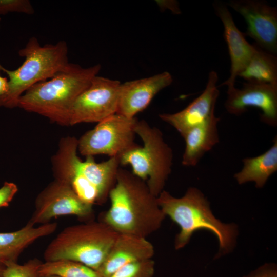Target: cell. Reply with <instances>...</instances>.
I'll use <instances>...</instances> for the list:
<instances>
[{
  "mask_svg": "<svg viewBox=\"0 0 277 277\" xmlns=\"http://www.w3.org/2000/svg\"><path fill=\"white\" fill-rule=\"evenodd\" d=\"M108 199L110 207L100 221L119 234L146 238L159 229L166 217L146 183L126 169L119 168Z\"/></svg>",
  "mask_w": 277,
  "mask_h": 277,
  "instance_id": "obj_1",
  "label": "cell"
},
{
  "mask_svg": "<svg viewBox=\"0 0 277 277\" xmlns=\"http://www.w3.org/2000/svg\"><path fill=\"white\" fill-rule=\"evenodd\" d=\"M78 140L66 137L61 140L58 149L52 158L55 180L69 185L84 202L102 205L108 199L115 184L120 168L118 157L96 162L88 156L83 161L78 156Z\"/></svg>",
  "mask_w": 277,
  "mask_h": 277,
  "instance_id": "obj_2",
  "label": "cell"
},
{
  "mask_svg": "<svg viewBox=\"0 0 277 277\" xmlns=\"http://www.w3.org/2000/svg\"><path fill=\"white\" fill-rule=\"evenodd\" d=\"M101 69L100 64L84 68L70 63L53 77L30 87L19 98L17 107L61 126H70L73 103Z\"/></svg>",
  "mask_w": 277,
  "mask_h": 277,
  "instance_id": "obj_3",
  "label": "cell"
},
{
  "mask_svg": "<svg viewBox=\"0 0 277 277\" xmlns=\"http://www.w3.org/2000/svg\"><path fill=\"white\" fill-rule=\"evenodd\" d=\"M163 212L180 228L174 242L175 249L184 247L192 234L199 230H207L218 239L220 250L229 252L234 247L237 228L233 224H225L216 219L209 203L197 188L189 187L181 197H175L164 190L157 197Z\"/></svg>",
  "mask_w": 277,
  "mask_h": 277,
  "instance_id": "obj_4",
  "label": "cell"
},
{
  "mask_svg": "<svg viewBox=\"0 0 277 277\" xmlns=\"http://www.w3.org/2000/svg\"><path fill=\"white\" fill-rule=\"evenodd\" d=\"M68 53V46L64 41L42 46L36 37L30 38L18 51L19 56L25 57L18 68L9 70L0 65V70L9 78L8 91L0 97V106L17 107L19 98L30 87L65 70L70 63Z\"/></svg>",
  "mask_w": 277,
  "mask_h": 277,
  "instance_id": "obj_5",
  "label": "cell"
},
{
  "mask_svg": "<svg viewBox=\"0 0 277 277\" xmlns=\"http://www.w3.org/2000/svg\"><path fill=\"white\" fill-rule=\"evenodd\" d=\"M118 234L100 221L71 225L64 228L48 245L44 259L45 262L75 261L96 271Z\"/></svg>",
  "mask_w": 277,
  "mask_h": 277,
  "instance_id": "obj_6",
  "label": "cell"
},
{
  "mask_svg": "<svg viewBox=\"0 0 277 277\" xmlns=\"http://www.w3.org/2000/svg\"><path fill=\"white\" fill-rule=\"evenodd\" d=\"M134 131L143 143L119 157L120 165H129L132 173L145 181L153 195L157 197L172 171L173 153L160 129L144 120H137Z\"/></svg>",
  "mask_w": 277,
  "mask_h": 277,
  "instance_id": "obj_7",
  "label": "cell"
},
{
  "mask_svg": "<svg viewBox=\"0 0 277 277\" xmlns=\"http://www.w3.org/2000/svg\"><path fill=\"white\" fill-rule=\"evenodd\" d=\"M115 113L97 123L78 139V150L86 157L104 154L119 157L138 145L134 140L137 121Z\"/></svg>",
  "mask_w": 277,
  "mask_h": 277,
  "instance_id": "obj_8",
  "label": "cell"
},
{
  "mask_svg": "<svg viewBox=\"0 0 277 277\" xmlns=\"http://www.w3.org/2000/svg\"><path fill=\"white\" fill-rule=\"evenodd\" d=\"M74 215L84 222L94 221L93 206L82 200L68 184L55 180L37 196L28 223H48L60 216Z\"/></svg>",
  "mask_w": 277,
  "mask_h": 277,
  "instance_id": "obj_9",
  "label": "cell"
},
{
  "mask_svg": "<svg viewBox=\"0 0 277 277\" xmlns=\"http://www.w3.org/2000/svg\"><path fill=\"white\" fill-rule=\"evenodd\" d=\"M121 84L97 75L93 77L73 104L70 126L98 123L116 113Z\"/></svg>",
  "mask_w": 277,
  "mask_h": 277,
  "instance_id": "obj_10",
  "label": "cell"
},
{
  "mask_svg": "<svg viewBox=\"0 0 277 277\" xmlns=\"http://www.w3.org/2000/svg\"><path fill=\"white\" fill-rule=\"evenodd\" d=\"M228 5L241 15L247 24L244 33L262 49L277 52V9L259 0H231Z\"/></svg>",
  "mask_w": 277,
  "mask_h": 277,
  "instance_id": "obj_11",
  "label": "cell"
},
{
  "mask_svg": "<svg viewBox=\"0 0 277 277\" xmlns=\"http://www.w3.org/2000/svg\"><path fill=\"white\" fill-rule=\"evenodd\" d=\"M225 107L230 114L240 115L249 107L261 110L260 118L269 126L277 125V84L246 82L241 89H227Z\"/></svg>",
  "mask_w": 277,
  "mask_h": 277,
  "instance_id": "obj_12",
  "label": "cell"
},
{
  "mask_svg": "<svg viewBox=\"0 0 277 277\" xmlns=\"http://www.w3.org/2000/svg\"><path fill=\"white\" fill-rule=\"evenodd\" d=\"M217 81L216 72L210 71L206 87L198 97L183 110L173 113H161L159 117L173 127L183 137L189 130L203 124L215 114V105L219 95Z\"/></svg>",
  "mask_w": 277,
  "mask_h": 277,
  "instance_id": "obj_13",
  "label": "cell"
},
{
  "mask_svg": "<svg viewBox=\"0 0 277 277\" xmlns=\"http://www.w3.org/2000/svg\"><path fill=\"white\" fill-rule=\"evenodd\" d=\"M173 82L171 74L165 71L143 78L121 84L116 113L135 118L145 109L154 97Z\"/></svg>",
  "mask_w": 277,
  "mask_h": 277,
  "instance_id": "obj_14",
  "label": "cell"
},
{
  "mask_svg": "<svg viewBox=\"0 0 277 277\" xmlns=\"http://www.w3.org/2000/svg\"><path fill=\"white\" fill-rule=\"evenodd\" d=\"M213 8L223 25L224 37L227 45L231 64L229 77L221 85L230 89L235 87L236 77L254 53L256 45H251L246 39L244 33L236 27L227 6L216 1L213 3Z\"/></svg>",
  "mask_w": 277,
  "mask_h": 277,
  "instance_id": "obj_15",
  "label": "cell"
},
{
  "mask_svg": "<svg viewBox=\"0 0 277 277\" xmlns=\"http://www.w3.org/2000/svg\"><path fill=\"white\" fill-rule=\"evenodd\" d=\"M154 248L145 238L119 234L105 260L96 270L100 277H110L131 263L152 259Z\"/></svg>",
  "mask_w": 277,
  "mask_h": 277,
  "instance_id": "obj_16",
  "label": "cell"
},
{
  "mask_svg": "<svg viewBox=\"0 0 277 277\" xmlns=\"http://www.w3.org/2000/svg\"><path fill=\"white\" fill-rule=\"evenodd\" d=\"M57 224L49 222L37 227L28 223L18 230L0 232V264L17 263L22 252L37 239L53 233Z\"/></svg>",
  "mask_w": 277,
  "mask_h": 277,
  "instance_id": "obj_17",
  "label": "cell"
},
{
  "mask_svg": "<svg viewBox=\"0 0 277 277\" xmlns=\"http://www.w3.org/2000/svg\"><path fill=\"white\" fill-rule=\"evenodd\" d=\"M220 120L214 114L203 124L189 130L182 137L185 142L182 159L183 165L195 166L204 154L219 143Z\"/></svg>",
  "mask_w": 277,
  "mask_h": 277,
  "instance_id": "obj_18",
  "label": "cell"
},
{
  "mask_svg": "<svg viewBox=\"0 0 277 277\" xmlns=\"http://www.w3.org/2000/svg\"><path fill=\"white\" fill-rule=\"evenodd\" d=\"M242 169L234 175L239 184L252 182L255 187H264L269 177L277 171V137L271 147L263 153L242 160Z\"/></svg>",
  "mask_w": 277,
  "mask_h": 277,
  "instance_id": "obj_19",
  "label": "cell"
},
{
  "mask_svg": "<svg viewBox=\"0 0 277 277\" xmlns=\"http://www.w3.org/2000/svg\"><path fill=\"white\" fill-rule=\"evenodd\" d=\"M255 45L254 53L238 76L246 82L277 84L276 57Z\"/></svg>",
  "mask_w": 277,
  "mask_h": 277,
  "instance_id": "obj_20",
  "label": "cell"
},
{
  "mask_svg": "<svg viewBox=\"0 0 277 277\" xmlns=\"http://www.w3.org/2000/svg\"><path fill=\"white\" fill-rule=\"evenodd\" d=\"M40 276L57 275L61 277H100L96 271L79 262L58 260L42 263Z\"/></svg>",
  "mask_w": 277,
  "mask_h": 277,
  "instance_id": "obj_21",
  "label": "cell"
},
{
  "mask_svg": "<svg viewBox=\"0 0 277 277\" xmlns=\"http://www.w3.org/2000/svg\"><path fill=\"white\" fill-rule=\"evenodd\" d=\"M154 272L155 262L150 259L125 265L110 277H153Z\"/></svg>",
  "mask_w": 277,
  "mask_h": 277,
  "instance_id": "obj_22",
  "label": "cell"
},
{
  "mask_svg": "<svg viewBox=\"0 0 277 277\" xmlns=\"http://www.w3.org/2000/svg\"><path fill=\"white\" fill-rule=\"evenodd\" d=\"M42 262L37 258L30 259L23 265L13 263L6 265L3 277H39V269Z\"/></svg>",
  "mask_w": 277,
  "mask_h": 277,
  "instance_id": "obj_23",
  "label": "cell"
},
{
  "mask_svg": "<svg viewBox=\"0 0 277 277\" xmlns=\"http://www.w3.org/2000/svg\"><path fill=\"white\" fill-rule=\"evenodd\" d=\"M9 12L33 14L34 10L29 0H0V15Z\"/></svg>",
  "mask_w": 277,
  "mask_h": 277,
  "instance_id": "obj_24",
  "label": "cell"
},
{
  "mask_svg": "<svg viewBox=\"0 0 277 277\" xmlns=\"http://www.w3.org/2000/svg\"><path fill=\"white\" fill-rule=\"evenodd\" d=\"M18 191L16 185L6 182L0 188V208L7 207Z\"/></svg>",
  "mask_w": 277,
  "mask_h": 277,
  "instance_id": "obj_25",
  "label": "cell"
},
{
  "mask_svg": "<svg viewBox=\"0 0 277 277\" xmlns=\"http://www.w3.org/2000/svg\"><path fill=\"white\" fill-rule=\"evenodd\" d=\"M245 277H277L276 266L274 264H265Z\"/></svg>",
  "mask_w": 277,
  "mask_h": 277,
  "instance_id": "obj_26",
  "label": "cell"
},
{
  "mask_svg": "<svg viewBox=\"0 0 277 277\" xmlns=\"http://www.w3.org/2000/svg\"><path fill=\"white\" fill-rule=\"evenodd\" d=\"M8 91V80L0 75V97L6 94Z\"/></svg>",
  "mask_w": 277,
  "mask_h": 277,
  "instance_id": "obj_27",
  "label": "cell"
},
{
  "mask_svg": "<svg viewBox=\"0 0 277 277\" xmlns=\"http://www.w3.org/2000/svg\"><path fill=\"white\" fill-rule=\"evenodd\" d=\"M5 267V266L0 264V277H3V272L4 271V269Z\"/></svg>",
  "mask_w": 277,
  "mask_h": 277,
  "instance_id": "obj_28",
  "label": "cell"
},
{
  "mask_svg": "<svg viewBox=\"0 0 277 277\" xmlns=\"http://www.w3.org/2000/svg\"><path fill=\"white\" fill-rule=\"evenodd\" d=\"M39 277H61L57 275H43L40 276Z\"/></svg>",
  "mask_w": 277,
  "mask_h": 277,
  "instance_id": "obj_29",
  "label": "cell"
}]
</instances>
